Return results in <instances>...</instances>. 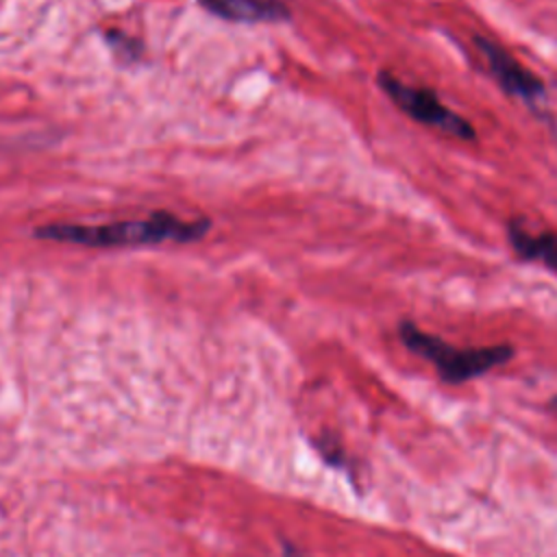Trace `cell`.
I'll return each instance as SVG.
<instances>
[{"label": "cell", "instance_id": "cell-1", "mask_svg": "<svg viewBox=\"0 0 557 557\" xmlns=\"http://www.w3.org/2000/svg\"><path fill=\"white\" fill-rule=\"evenodd\" d=\"M209 228V220H181L172 213H154L144 220H124L111 224H48L35 231L41 239L67 242L96 248H115V246H139L157 244L165 239L191 242L200 239Z\"/></svg>", "mask_w": 557, "mask_h": 557}, {"label": "cell", "instance_id": "cell-4", "mask_svg": "<svg viewBox=\"0 0 557 557\" xmlns=\"http://www.w3.org/2000/svg\"><path fill=\"white\" fill-rule=\"evenodd\" d=\"M474 44H476L490 74L496 78V83L500 85V89L505 94L527 102L529 107H535L537 102L544 100V96H546L544 83L531 70H527L509 50H505L496 41L481 37V35L474 37Z\"/></svg>", "mask_w": 557, "mask_h": 557}, {"label": "cell", "instance_id": "cell-6", "mask_svg": "<svg viewBox=\"0 0 557 557\" xmlns=\"http://www.w3.org/2000/svg\"><path fill=\"white\" fill-rule=\"evenodd\" d=\"M209 13L231 22H283L289 11L278 0H198Z\"/></svg>", "mask_w": 557, "mask_h": 557}, {"label": "cell", "instance_id": "cell-2", "mask_svg": "<svg viewBox=\"0 0 557 557\" xmlns=\"http://www.w3.org/2000/svg\"><path fill=\"white\" fill-rule=\"evenodd\" d=\"M398 337L413 355L431 361L440 379L446 383H463L487 370H494L496 366L507 363L513 357V348L509 344L457 348L442 337L418 329L409 320L398 324Z\"/></svg>", "mask_w": 557, "mask_h": 557}, {"label": "cell", "instance_id": "cell-8", "mask_svg": "<svg viewBox=\"0 0 557 557\" xmlns=\"http://www.w3.org/2000/svg\"><path fill=\"white\" fill-rule=\"evenodd\" d=\"M550 407H553V409H555V411H557V396H555V398H553V400H550Z\"/></svg>", "mask_w": 557, "mask_h": 557}, {"label": "cell", "instance_id": "cell-3", "mask_svg": "<svg viewBox=\"0 0 557 557\" xmlns=\"http://www.w3.org/2000/svg\"><path fill=\"white\" fill-rule=\"evenodd\" d=\"M376 83L387 94V98L411 120H416L424 126H431V128H440L444 135H450L457 139H474V135H476L474 126L466 117H461L459 113L448 109L437 98L435 91H431L426 87L409 85L387 70L379 72Z\"/></svg>", "mask_w": 557, "mask_h": 557}, {"label": "cell", "instance_id": "cell-5", "mask_svg": "<svg viewBox=\"0 0 557 557\" xmlns=\"http://www.w3.org/2000/svg\"><path fill=\"white\" fill-rule=\"evenodd\" d=\"M507 237L516 255L524 261H535L557 274V233L529 231L522 220L507 222Z\"/></svg>", "mask_w": 557, "mask_h": 557}, {"label": "cell", "instance_id": "cell-7", "mask_svg": "<svg viewBox=\"0 0 557 557\" xmlns=\"http://www.w3.org/2000/svg\"><path fill=\"white\" fill-rule=\"evenodd\" d=\"M285 557H302V555H298V553L292 550V548H285Z\"/></svg>", "mask_w": 557, "mask_h": 557}]
</instances>
